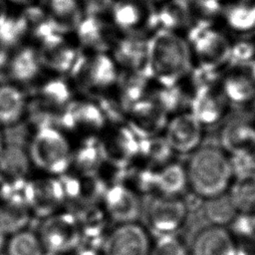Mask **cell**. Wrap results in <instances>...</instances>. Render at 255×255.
<instances>
[{"label":"cell","instance_id":"ab89813d","mask_svg":"<svg viewBox=\"0 0 255 255\" xmlns=\"http://www.w3.org/2000/svg\"><path fill=\"white\" fill-rule=\"evenodd\" d=\"M10 15L8 8V0H0V25L8 18Z\"/></svg>","mask_w":255,"mask_h":255},{"label":"cell","instance_id":"8992f818","mask_svg":"<svg viewBox=\"0 0 255 255\" xmlns=\"http://www.w3.org/2000/svg\"><path fill=\"white\" fill-rule=\"evenodd\" d=\"M146 227L157 235L175 234L187 222L189 203L181 195L152 194L143 208Z\"/></svg>","mask_w":255,"mask_h":255},{"label":"cell","instance_id":"3957f363","mask_svg":"<svg viewBox=\"0 0 255 255\" xmlns=\"http://www.w3.org/2000/svg\"><path fill=\"white\" fill-rule=\"evenodd\" d=\"M71 141L58 126H43L33 129L27 143L32 166L50 176H60L72 166Z\"/></svg>","mask_w":255,"mask_h":255},{"label":"cell","instance_id":"44dd1931","mask_svg":"<svg viewBox=\"0 0 255 255\" xmlns=\"http://www.w3.org/2000/svg\"><path fill=\"white\" fill-rule=\"evenodd\" d=\"M29 98L20 85L11 81L0 83V126L13 128L27 117Z\"/></svg>","mask_w":255,"mask_h":255},{"label":"cell","instance_id":"1f68e13d","mask_svg":"<svg viewBox=\"0 0 255 255\" xmlns=\"http://www.w3.org/2000/svg\"><path fill=\"white\" fill-rule=\"evenodd\" d=\"M32 215L31 209L26 205L0 202V227L8 235L27 228Z\"/></svg>","mask_w":255,"mask_h":255},{"label":"cell","instance_id":"6da1fadb","mask_svg":"<svg viewBox=\"0 0 255 255\" xmlns=\"http://www.w3.org/2000/svg\"><path fill=\"white\" fill-rule=\"evenodd\" d=\"M184 166L187 188L202 201L226 194L235 178L230 154L218 144H202L188 155Z\"/></svg>","mask_w":255,"mask_h":255},{"label":"cell","instance_id":"4316f807","mask_svg":"<svg viewBox=\"0 0 255 255\" xmlns=\"http://www.w3.org/2000/svg\"><path fill=\"white\" fill-rule=\"evenodd\" d=\"M32 163L28 154L27 145L19 142L8 143L0 156V172L8 179L29 178Z\"/></svg>","mask_w":255,"mask_h":255},{"label":"cell","instance_id":"e0dca14e","mask_svg":"<svg viewBox=\"0 0 255 255\" xmlns=\"http://www.w3.org/2000/svg\"><path fill=\"white\" fill-rule=\"evenodd\" d=\"M188 247L189 255H237L239 241L227 226L207 224L194 232Z\"/></svg>","mask_w":255,"mask_h":255},{"label":"cell","instance_id":"836d02e7","mask_svg":"<svg viewBox=\"0 0 255 255\" xmlns=\"http://www.w3.org/2000/svg\"><path fill=\"white\" fill-rule=\"evenodd\" d=\"M28 32L22 17L19 14H10L0 25V49L12 52L24 45L28 39Z\"/></svg>","mask_w":255,"mask_h":255},{"label":"cell","instance_id":"30bf717a","mask_svg":"<svg viewBox=\"0 0 255 255\" xmlns=\"http://www.w3.org/2000/svg\"><path fill=\"white\" fill-rule=\"evenodd\" d=\"M205 127L187 110L172 115L163 129V137L175 154L189 155L203 144Z\"/></svg>","mask_w":255,"mask_h":255},{"label":"cell","instance_id":"603a6c76","mask_svg":"<svg viewBox=\"0 0 255 255\" xmlns=\"http://www.w3.org/2000/svg\"><path fill=\"white\" fill-rule=\"evenodd\" d=\"M40 3L60 34L74 33L84 18L79 0H42Z\"/></svg>","mask_w":255,"mask_h":255},{"label":"cell","instance_id":"f546056e","mask_svg":"<svg viewBox=\"0 0 255 255\" xmlns=\"http://www.w3.org/2000/svg\"><path fill=\"white\" fill-rule=\"evenodd\" d=\"M227 25L237 32H248L255 28V0H238L222 8Z\"/></svg>","mask_w":255,"mask_h":255},{"label":"cell","instance_id":"277c9868","mask_svg":"<svg viewBox=\"0 0 255 255\" xmlns=\"http://www.w3.org/2000/svg\"><path fill=\"white\" fill-rule=\"evenodd\" d=\"M37 233L48 254L68 255L81 243L80 223L72 211L59 210L42 218Z\"/></svg>","mask_w":255,"mask_h":255},{"label":"cell","instance_id":"ac0fdd59","mask_svg":"<svg viewBox=\"0 0 255 255\" xmlns=\"http://www.w3.org/2000/svg\"><path fill=\"white\" fill-rule=\"evenodd\" d=\"M218 145L230 155L255 150V118L225 119L218 131Z\"/></svg>","mask_w":255,"mask_h":255},{"label":"cell","instance_id":"7c38bea8","mask_svg":"<svg viewBox=\"0 0 255 255\" xmlns=\"http://www.w3.org/2000/svg\"><path fill=\"white\" fill-rule=\"evenodd\" d=\"M219 88L231 107H250L255 99V60L229 64L222 72Z\"/></svg>","mask_w":255,"mask_h":255},{"label":"cell","instance_id":"b9f144b4","mask_svg":"<svg viewBox=\"0 0 255 255\" xmlns=\"http://www.w3.org/2000/svg\"><path fill=\"white\" fill-rule=\"evenodd\" d=\"M9 235L0 227V255L5 252Z\"/></svg>","mask_w":255,"mask_h":255},{"label":"cell","instance_id":"9c48e42d","mask_svg":"<svg viewBox=\"0 0 255 255\" xmlns=\"http://www.w3.org/2000/svg\"><path fill=\"white\" fill-rule=\"evenodd\" d=\"M188 42L194 66L222 72L230 64L232 44L221 32L209 27L196 34Z\"/></svg>","mask_w":255,"mask_h":255},{"label":"cell","instance_id":"5b68a950","mask_svg":"<svg viewBox=\"0 0 255 255\" xmlns=\"http://www.w3.org/2000/svg\"><path fill=\"white\" fill-rule=\"evenodd\" d=\"M120 68L110 53H85L71 77L92 95H108L117 88Z\"/></svg>","mask_w":255,"mask_h":255},{"label":"cell","instance_id":"8fae6325","mask_svg":"<svg viewBox=\"0 0 255 255\" xmlns=\"http://www.w3.org/2000/svg\"><path fill=\"white\" fill-rule=\"evenodd\" d=\"M60 33L52 34L37 43L43 68L61 76H72L78 67L84 51Z\"/></svg>","mask_w":255,"mask_h":255},{"label":"cell","instance_id":"8d00e7d4","mask_svg":"<svg viewBox=\"0 0 255 255\" xmlns=\"http://www.w3.org/2000/svg\"><path fill=\"white\" fill-rule=\"evenodd\" d=\"M255 60V44L249 41H238L231 45L230 64H245Z\"/></svg>","mask_w":255,"mask_h":255},{"label":"cell","instance_id":"ee69618b","mask_svg":"<svg viewBox=\"0 0 255 255\" xmlns=\"http://www.w3.org/2000/svg\"><path fill=\"white\" fill-rule=\"evenodd\" d=\"M8 2H12L14 4H18L22 6H27V5L36 3V0H8Z\"/></svg>","mask_w":255,"mask_h":255},{"label":"cell","instance_id":"52a82bcc","mask_svg":"<svg viewBox=\"0 0 255 255\" xmlns=\"http://www.w3.org/2000/svg\"><path fill=\"white\" fill-rule=\"evenodd\" d=\"M109 18L122 35L150 37L157 29V5L148 0H115Z\"/></svg>","mask_w":255,"mask_h":255},{"label":"cell","instance_id":"4fadbf2b","mask_svg":"<svg viewBox=\"0 0 255 255\" xmlns=\"http://www.w3.org/2000/svg\"><path fill=\"white\" fill-rule=\"evenodd\" d=\"M108 120L98 102L73 100L59 115L58 127L64 131L95 135L107 127Z\"/></svg>","mask_w":255,"mask_h":255},{"label":"cell","instance_id":"bcb514c9","mask_svg":"<svg viewBox=\"0 0 255 255\" xmlns=\"http://www.w3.org/2000/svg\"><path fill=\"white\" fill-rule=\"evenodd\" d=\"M250 108L252 109V112H253V115H254V118H255V99H254V101L252 102Z\"/></svg>","mask_w":255,"mask_h":255},{"label":"cell","instance_id":"d6a6232c","mask_svg":"<svg viewBox=\"0 0 255 255\" xmlns=\"http://www.w3.org/2000/svg\"><path fill=\"white\" fill-rule=\"evenodd\" d=\"M202 211L209 224L227 227L238 214L227 193L203 201Z\"/></svg>","mask_w":255,"mask_h":255},{"label":"cell","instance_id":"d4e9b609","mask_svg":"<svg viewBox=\"0 0 255 255\" xmlns=\"http://www.w3.org/2000/svg\"><path fill=\"white\" fill-rule=\"evenodd\" d=\"M158 29L171 31L185 37L190 27V15L186 0H165L157 5Z\"/></svg>","mask_w":255,"mask_h":255},{"label":"cell","instance_id":"cb8c5ba5","mask_svg":"<svg viewBox=\"0 0 255 255\" xmlns=\"http://www.w3.org/2000/svg\"><path fill=\"white\" fill-rule=\"evenodd\" d=\"M35 101L43 107L60 114L73 101L72 86L61 75L55 76L39 86Z\"/></svg>","mask_w":255,"mask_h":255},{"label":"cell","instance_id":"681fc988","mask_svg":"<svg viewBox=\"0 0 255 255\" xmlns=\"http://www.w3.org/2000/svg\"><path fill=\"white\" fill-rule=\"evenodd\" d=\"M219 1H220V0H219Z\"/></svg>","mask_w":255,"mask_h":255},{"label":"cell","instance_id":"484cf974","mask_svg":"<svg viewBox=\"0 0 255 255\" xmlns=\"http://www.w3.org/2000/svg\"><path fill=\"white\" fill-rule=\"evenodd\" d=\"M187 188L184 163L171 160L155 168V193L179 196Z\"/></svg>","mask_w":255,"mask_h":255},{"label":"cell","instance_id":"7402d4cb","mask_svg":"<svg viewBox=\"0 0 255 255\" xmlns=\"http://www.w3.org/2000/svg\"><path fill=\"white\" fill-rule=\"evenodd\" d=\"M106 162L107 156L102 139L95 135L84 137L81 143L73 149L72 166L83 177L97 176Z\"/></svg>","mask_w":255,"mask_h":255},{"label":"cell","instance_id":"c3c4849f","mask_svg":"<svg viewBox=\"0 0 255 255\" xmlns=\"http://www.w3.org/2000/svg\"><path fill=\"white\" fill-rule=\"evenodd\" d=\"M46 255H53V254H48V253H47V254H46Z\"/></svg>","mask_w":255,"mask_h":255},{"label":"cell","instance_id":"5bb4252c","mask_svg":"<svg viewBox=\"0 0 255 255\" xmlns=\"http://www.w3.org/2000/svg\"><path fill=\"white\" fill-rule=\"evenodd\" d=\"M74 33L85 53H111L122 35L110 18L92 16H84Z\"/></svg>","mask_w":255,"mask_h":255},{"label":"cell","instance_id":"d6986e66","mask_svg":"<svg viewBox=\"0 0 255 255\" xmlns=\"http://www.w3.org/2000/svg\"><path fill=\"white\" fill-rule=\"evenodd\" d=\"M149 37L121 35L111 51V56L125 72L147 74Z\"/></svg>","mask_w":255,"mask_h":255},{"label":"cell","instance_id":"f6af8a7d","mask_svg":"<svg viewBox=\"0 0 255 255\" xmlns=\"http://www.w3.org/2000/svg\"><path fill=\"white\" fill-rule=\"evenodd\" d=\"M148 1H150V2H152V3H154L155 5H159L160 3H162V2H164L165 0H148Z\"/></svg>","mask_w":255,"mask_h":255},{"label":"cell","instance_id":"83f0119b","mask_svg":"<svg viewBox=\"0 0 255 255\" xmlns=\"http://www.w3.org/2000/svg\"><path fill=\"white\" fill-rule=\"evenodd\" d=\"M22 20L28 32V37L41 42L52 34L58 33L46 11L41 3H33L24 6L20 12Z\"/></svg>","mask_w":255,"mask_h":255},{"label":"cell","instance_id":"7dc6e473","mask_svg":"<svg viewBox=\"0 0 255 255\" xmlns=\"http://www.w3.org/2000/svg\"><path fill=\"white\" fill-rule=\"evenodd\" d=\"M252 220H253V226H254V234H255V214L252 215Z\"/></svg>","mask_w":255,"mask_h":255},{"label":"cell","instance_id":"e575fe53","mask_svg":"<svg viewBox=\"0 0 255 255\" xmlns=\"http://www.w3.org/2000/svg\"><path fill=\"white\" fill-rule=\"evenodd\" d=\"M150 255H189V247L177 233L157 235Z\"/></svg>","mask_w":255,"mask_h":255},{"label":"cell","instance_id":"7bdbcfd3","mask_svg":"<svg viewBox=\"0 0 255 255\" xmlns=\"http://www.w3.org/2000/svg\"><path fill=\"white\" fill-rule=\"evenodd\" d=\"M6 145V138H5V134H4V130L3 128L0 126V156L3 152V149Z\"/></svg>","mask_w":255,"mask_h":255},{"label":"cell","instance_id":"ffe728a7","mask_svg":"<svg viewBox=\"0 0 255 255\" xmlns=\"http://www.w3.org/2000/svg\"><path fill=\"white\" fill-rule=\"evenodd\" d=\"M42 69L37 47L24 44L11 52L5 71L11 82L22 86L36 82Z\"/></svg>","mask_w":255,"mask_h":255},{"label":"cell","instance_id":"2e32d148","mask_svg":"<svg viewBox=\"0 0 255 255\" xmlns=\"http://www.w3.org/2000/svg\"><path fill=\"white\" fill-rule=\"evenodd\" d=\"M102 200L108 218L116 224L138 221L143 211L139 194L123 182L109 184Z\"/></svg>","mask_w":255,"mask_h":255},{"label":"cell","instance_id":"4dcf8cb0","mask_svg":"<svg viewBox=\"0 0 255 255\" xmlns=\"http://www.w3.org/2000/svg\"><path fill=\"white\" fill-rule=\"evenodd\" d=\"M5 255H46L47 252L37 233L25 228L9 235Z\"/></svg>","mask_w":255,"mask_h":255},{"label":"cell","instance_id":"74e56055","mask_svg":"<svg viewBox=\"0 0 255 255\" xmlns=\"http://www.w3.org/2000/svg\"><path fill=\"white\" fill-rule=\"evenodd\" d=\"M84 16L109 17L115 0H79Z\"/></svg>","mask_w":255,"mask_h":255},{"label":"cell","instance_id":"f35d334b","mask_svg":"<svg viewBox=\"0 0 255 255\" xmlns=\"http://www.w3.org/2000/svg\"><path fill=\"white\" fill-rule=\"evenodd\" d=\"M237 255H255V237L239 241Z\"/></svg>","mask_w":255,"mask_h":255},{"label":"cell","instance_id":"7a4b0ae2","mask_svg":"<svg viewBox=\"0 0 255 255\" xmlns=\"http://www.w3.org/2000/svg\"><path fill=\"white\" fill-rule=\"evenodd\" d=\"M193 67L191 47L183 35L157 29L149 37L147 75L156 84H179L188 78Z\"/></svg>","mask_w":255,"mask_h":255},{"label":"cell","instance_id":"d590c367","mask_svg":"<svg viewBox=\"0 0 255 255\" xmlns=\"http://www.w3.org/2000/svg\"><path fill=\"white\" fill-rule=\"evenodd\" d=\"M235 177L255 175V150L230 155Z\"/></svg>","mask_w":255,"mask_h":255},{"label":"cell","instance_id":"9a60e30c","mask_svg":"<svg viewBox=\"0 0 255 255\" xmlns=\"http://www.w3.org/2000/svg\"><path fill=\"white\" fill-rule=\"evenodd\" d=\"M188 106V111L204 127L222 123L231 108L221 92L219 84L193 88Z\"/></svg>","mask_w":255,"mask_h":255},{"label":"cell","instance_id":"ba28073f","mask_svg":"<svg viewBox=\"0 0 255 255\" xmlns=\"http://www.w3.org/2000/svg\"><path fill=\"white\" fill-rule=\"evenodd\" d=\"M152 237L149 229L139 221L117 223L108 230L103 255H150Z\"/></svg>","mask_w":255,"mask_h":255},{"label":"cell","instance_id":"60d3db41","mask_svg":"<svg viewBox=\"0 0 255 255\" xmlns=\"http://www.w3.org/2000/svg\"><path fill=\"white\" fill-rule=\"evenodd\" d=\"M75 255H103L102 251L91 249V248H85V247H79L75 251Z\"/></svg>","mask_w":255,"mask_h":255},{"label":"cell","instance_id":"f1b7e54d","mask_svg":"<svg viewBox=\"0 0 255 255\" xmlns=\"http://www.w3.org/2000/svg\"><path fill=\"white\" fill-rule=\"evenodd\" d=\"M227 194L238 214H255V175L235 177Z\"/></svg>","mask_w":255,"mask_h":255}]
</instances>
